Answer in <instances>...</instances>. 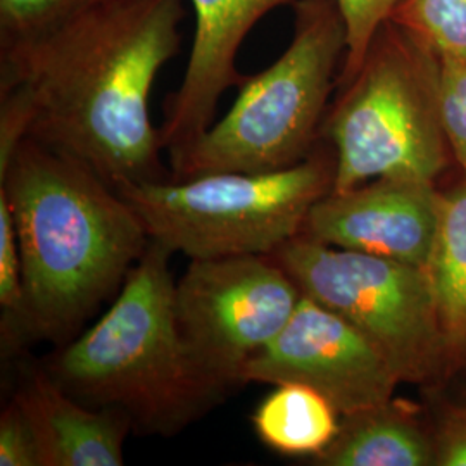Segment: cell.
<instances>
[{"mask_svg":"<svg viewBox=\"0 0 466 466\" xmlns=\"http://www.w3.org/2000/svg\"><path fill=\"white\" fill-rule=\"evenodd\" d=\"M425 269L451 379L466 367V175L441 192L439 225Z\"/></svg>","mask_w":466,"mask_h":466,"instance_id":"obj_14","label":"cell"},{"mask_svg":"<svg viewBox=\"0 0 466 466\" xmlns=\"http://www.w3.org/2000/svg\"><path fill=\"white\" fill-rule=\"evenodd\" d=\"M346 21L348 52L337 85L346 84L365 59L377 30L394 13L400 0H337Z\"/></svg>","mask_w":466,"mask_h":466,"instance_id":"obj_19","label":"cell"},{"mask_svg":"<svg viewBox=\"0 0 466 466\" xmlns=\"http://www.w3.org/2000/svg\"><path fill=\"white\" fill-rule=\"evenodd\" d=\"M182 19V0H94L50 34L0 50V97L25 109L26 138L115 188L167 180L149 99L180 49Z\"/></svg>","mask_w":466,"mask_h":466,"instance_id":"obj_1","label":"cell"},{"mask_svg":"<svg viewBox=\"0 0 466 466\" xmlns=\"http://www.w3.org/2000/svg\"><path fill=\"white\" fill-rule=\"evenodd\" d=\"M433 437V466H466V404L450 406Z\"/></svg>","mask_w":466,"mask_h":466,"instance_id":"obj_22","label":"cell"},{"mask_svg":"<svg viewBox=\"0 0 466 466\" xmlns=\"http://www.w3.org/2000/svg\"><path fill=\"white\" fill-rule=\"evenodd\" d=\"M389 19L427 42L441 59L466 63V0H400Z\"/></svg>","mask_w":466,"mask_h":466,"instance_id":"obj_17","label":"cell"},{"mask_svg":"<svg viewBox=\"0 0 466 466\" xmlns=\"http://www.w3.org/2000/svg\"><path fill=\"white\" fill-rule=\"evenodd\" d=\"M16 225L30 340L66 342L127 280L150 238L115 187L25 138L0 171Z\"/></svg>","mask_w":466,"mask_h":466,"instance_id":"obj_2","label":"cell"},{"mask_svg":"<svg viewBox=\"0 0 466 466\" xmlns=\"http://www.w3.org/2000/svg\"><path fill=\"white\" fill-rule=\"evenodd\" d=\"M171 254L150 240L104 317L46 365L76 400L116 408L134 431L167 437L204 417L228 392L200 367L180 330Z\"/></svg>","mask_w":466,"mask_h":466,"instance_id":"obj_3","label":"cell"},{"mask_svg":"<svg viewBox=\"0 0 466 466\" xmlns=\"http://www.w3.org/2000/svg\"><path fill=\"white\" fill-rule=\"evenodd\" d=\"M28 418L42 466H121L134 431L116 408H94L71 396L46 367L23 371L13 394Z\"/></svg>","mask_w":466,"mask_h":466,"instance_id":"obj_12","label":"cell"},{"mask_svg":"<svg viewBox=\"0 0 466 466\" xmlns=\"http://www.w3.org/2000/svg\"><path fill=\"white\" fill-rule=\"evenodd\" d=\"M196 11L194 44L184 80L167 97L159 128L169 156L188 147L213 123L218 102L230 86L246 80L235 59L252 26L269 11L300 0H190Z\"/></svg>","mask_w":466,"mask_h":466,"instance_id":"obj_11","label":"cell"},{"mask_svg":"<svg viewBox=\"0 0 466 466\" xmlns=\"http://www.w3.org/2000/svg\"><path fill=\"white\" fill-rule=\"evenodd\" d=\"M0 466H42L34 429L13 398L0 415Z\"/></svg>","mask_w":466,"mask_h":466,"instance_id":"obj_21","label":"cell"},{"mask_svg":"<svg viewBox=\"0 0 466 466\" xmlns=\"http://www.w3.org/2000/svg\"><path fill=\"white\" fill-rule=\"evenodd\" d=\"M94 0H0V50L34 42Z\"/></svg>","mask_w":466,"mask_h":466,"instance_id":"obj_18","label":"cell"},{"mask_svg":"<svg viewBox=\"0 0 466 466\" xmlns=\"http://www.w3.org/2000/svg\"><path fill=\"white\" fill-rule=\"evenodd\" d=\"M442 59L387 19L363 63L327 111L321 138L335 152L333 192L375 178L433 182L450 165L441 107Z\"/></svg>","mask_w":466,"mask_h":466,"instance_id":"obj_5","label":"cell"},{"mask_svg":"<svg viewBox=\"0 0 466 466\" xmlns=\"http://www.w3.org/2000/svg\"><path fill=\"white\" fill-rule=\"evenodd\" d=\"M300 292L348 319L380 350L400 382L448 380L427 269L294 237L271 254Z\"/></svg>","mask_w":466,"mask_h":466,"instance_id":"obj_7","label":"cell"},{"mask_svg":"<svg viewBox=\"0 0 466 466\" xmlns=\"http://www.w3.org/2000/svg\"><path fill=\"white\" fill-rule=\"evenodd\" d=\"M439 213L441 192L433 182L375 178L321 198L309 209L299 235L339 249L425 268Z\"/></svg>","mask_w":466,"mask_h":466,"instance_id":"obj_10","label":"cell"},{"mask_svg":"<svg viewBox=\"0 0 466 466\" xmlns=\"http://www.w3.org/2000/svg\"><path fill=\"white\" fill-rule=\"evenodd\" d=\"M340 413L317 389L275 383L252 415L254 432L269 450L285 456L318 458L340 431Z\"/></svg>","mask_w":466,"mask_h":466,"instance_id":"obj_15","label":"cell"},{"mask_svg":"<svg viewBox=\"0 0 466 466\" xmlns=\"http://www.w3.org/2000/svg\"><path fill=\"white\" fill-rule=\"evenodd\" d=\"M442 125L452 157L466 175V63L442 59Z\"/></svg>","mask_w":466,"mask_h":466,"instance_id":"obj_20","label":"cell"},{"mask_svg":"<svg viewBox=\"0 0 466 466\" xmlns=\"http://www.w3.org/2000/svg\"><path fill=\"white\" fill-rule=\"evenodd\" d=\"M294 9L290 46L265 71L246 76L225 116L169 156L171 178L279 171L315 150L346 59L348 30L337 0H300Z\"/></svg>","mask_w":466,"mask_h":466,"instance_id":"obj_4","label":"cell"},{"mask_svg":"<svg viewBox=\"0 0 466 466\" xmlns=\"http://www.w3.org/2000/svg\"><path fill=\"white\" fill-rule=\"evenodd\" d=\"M319 466H432V432L402 400L346 415L332 444L313 461Z\"/></svg>","mask_w":466,"mask_h":466,"instance_id":"obj_13","label":"cell"},{"mask_svg":"<svg viewBox=\"0 0 466 466\" xmlns=\"http://www.w3.org/2000/svg\"><path fill=\"white\" fill-rule=\"evenodd\" d=\"M248 382L304 383L346 417L394 400L400 380L354 325L304 296L282 332L244 368Z\"/></svg>","mask_w":466,"mask_h":466,"instance_id":"obj_9","label":"cell"},{"mask_svg":"<svg viewBox=\"0 0 466 466\" xmlns=\"http://www.w3.org/2000/svg\"><path fill=\"white\" fill-rule=\"evenodd\" d=\"M335 152L327 140L298 165L268 173L117 185L150 240L190 259L273 254L298 237L309 209L330 194Z\"/></svg>","mask_w":466,"mask_h":466,"instance_id":"obj_6","label":"cell"},{"mask_svg":"<svg viewBox=\"0 0 466 466\" xmlns=\"http://www.w3.org/2000/svg\"><path fill=\"white\" fill-rule=\"evenodd\" d=\"M304 294L271 254L190 259L175 283V309L188 348L228 390L250 360L277 339Z\"/></svg>","mask_w":466,"mask_h":466,"instance_id":"obj_8","label":"cell"},{"mask_svg":"<svg viewBox=\"0 0 466 466\" xmlns=\"http://www.w3.org/2000/svg\"><path fill=\"white\" fill-rule=\"evenodd\" d=\"M0 333L4 352H15L30 340L23 263L11 204L0 190Z\"/></svg>","mask_w":466,"mask_h":466,"instance_id":"obj_16","label":"cell"}]
</instances>
